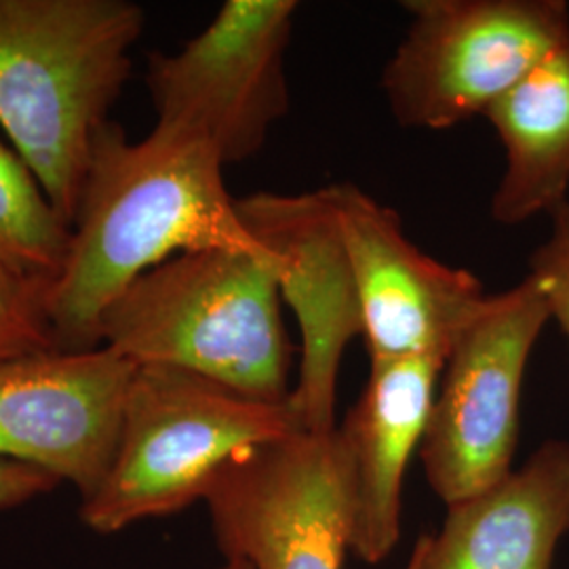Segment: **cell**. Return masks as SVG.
<instances>
[{
	"label": "cell",
	"instance_id": "3",
	"mask_svg": "<svg viewBox=\"0 0 569 569\" xmlns=\"http://www.w3.org/2000/svg\"><path fill=\"white\" fill-rule=\"evenodd\" d=\"M100 346L136 367L183 369L266 403L291 397L277 260L228 249L180 253L103 312Z\"/></svg>",
	"mask_w": 569,
	"mask_h": 569
},
{
	"label": "cell",
	"instance_id": "1",
	"mask_svg": "<svg viewBox=\"0 0 569 569\" xmlns=\"http://www.w3.org/2000/svg\"><path fill=\"white\" fill-rule=\"evenodd\" d=\"M213 146L154 124L131 142L119 122L98 133L60 274L44 310L60 350L100 346L103 312L148 270L203 249L277 260L244 228Z\"/></svg>",
	"mask_w": 569,
	"mask_h": 569
},
{
	"label": "cell",
	"instance_id": "11",
	"mask_svg": "<svg viewBox=\"0 0 569 569\" xmlns=\"http://www.w3.org/2000/svg\"><path fill=\"white\" fill-rule=\"evenodd\" d=\"M327 188L357 283L369 361H446L456 336L488 298L483 283L468 270L430 258L407 237L397 211L359 186Z\"/></svg>",
	"mask_w": 569,
	"mask_h": 569
},
{
	"label": "cell",
	"instance_id": "16",
	"mask_svg": "<svg viewBox=\"0 0 569 569\" xmlns=\"http://www.w3.org/2000/svg\"><path fill=\"white\" fill-rule=\"evenodd\" d=\"M47 287L49 281L0 264V363L32 352L60 350L44 310Z\"/></svg>",
	"mask_w": 569,
	"mask_h": 569
},
{
	"label": "cell",
	"instance_id": "19",
	"mask_svg": "<svg viewBox=\"0 0 569 569\" xmlns=\"http://www.w3.org/2000/svg\"><path fill=\"white\" fill-rule=\"evenodd\" d=\"M224 569H251L244 561H228V566Z\"/></svg>",
	"mask_w": 569,
	"mask_h": 569
},
{
	"label": "cell",
	"instance_id": "6",
	"mask_svg": "<svg viewBox=\"0 0 569 569\" xmlns=\"http://www.w3.org/2000/svg\"><path fill=\"white\" fill-rule=\"evenodd\" d=\"M549 321L547 302L526 274L488 296L449 348L418 449L430 488L448 507L512 470L523 378Z\"/></svg>",
	"mask_w": 569,
	"mask_h": 569
},
{
	"label": "cell",
	"instance_id": "14",
	"mask_svg": "<svg viewBox=\"0 0 569 569\" xmlns=\"http://www.w3.org/2000/svg\"><path fill=\"white\" fill-rule=\"evenodd\" d=\"M505 150L489 203L500 226L549 216L569 199V39L483 114Z\"/></svg>",
	"mask_w": 569,
	"mask_h": 569
},
{
	"label": "cell",
	"instance_id": "2",
	"mask_svg": "<svg viewBox=\"0 0 569 569\" xmlns=\"http://www.w3.org/2000/svg\"><path fill=\"white\" fill-rule=\"evenodd\" d=\"M143 21L129 0H0V127L70 228Z\"/></svg>",
	"mask_w": 569,
	"mask_h": 569
},
{
	"label": "cell",
	"instance_id": "9",
	"mask_svg": "<svg viewBox=\"0 0 569 569\" xmlns=\"http://www.w3.org/2000/svg\"><path fill=\"white\" fill-rule=\"evenodd\" d=\"M237 213L247 232L277 258L281 300L300 327L302 361L291 406L305 430L331 432L338 373L346 348L361 336V308L329 188L253 192L237 199Z\"/></svg>",
	"mask_w": 569,
	"mask_h": 569
},
{
	"label": "cell",
	"instance_id": "13",
	"mask_svg": "<svg viewBox=\"0 0 569 569\" xmlns=\"http://www.w3.org/2000/svg\"><path fill=\"white\" fill-rule=\"evenodd\" d=\"M569 533V443L552 439L528 462L448 507L443 528L422 533L407 569H552Z\"/></svg>",
	"mask_w": 569,
	"mask_h": 569
},
{
	"label": "cell",
	"instance_id": "10",
	"mask_svg": "<svg viewBox=\"0 0 569 569\" xmlns=\"http://www.w3.org/2000/svg\"><path fill=\"white\" fill-rule=\"evenodd\" d=\"M136 366L106 346L0 363V458L41 468L87 502L112 465Z\"/></svg>",
	"mask_w": 569,
	"mask_h": 569
},
{
	"label": "cell",
	"instance_id": "7",
	"mask_svg": "<svg viewBox=\"0 0 569 569\" xmlns=\"http://www.w3.org/2000/svg\"><path fill=\"white\" fill-rule=\"evenodd\" d=\"M296 0H228L178 53L148 56L143 81L157 124L194 133L222 163H244L289 112L284 56Z\"/></svg>",
	"mask_w": 569,
	"mask_h": 569
},
{
	"label": "cell",
	"instance_id": "18",
	"mask_svg": "<svg viewBox=\"0 0 569 569\" xmlns=\"http://www.w3.org/2000/svg\"><path fill=\"white\" fill-rule=\"evenodd\" d=\"M58 486L60 481L41 468L0 458V510L21 507L53 491Z\"/></svg>",
	"mask_w": 569,
	"mask_h": 569
},
{
	"label": "cell",
	"instance_id": "4",
	"mask_svg": "<svg viewBox=\"0 0 569 569\" xmlns=\"http://www.w3.org/2000/svg\"><path fill=\"white\" fill-rule=\"evenodd\" d=\"M305 430L291 406L266 403L173 367H136L121 435L82 523L117 533L203 500L211 477L239 451Z\"/></svg>",
	"mask_w": 569,
	"mask_h": 569
},
{
	"label": "cell",
	"instance_id": "5",
	"mask_svg": "<svg viewBox=\"0 0 569 569\" xmlns=\"http://www.w3.org/2000/svg\"><path fill=\"white\" fill-rule=\"evenodd\" d=\"M382 91L406 129L448 131L493 103L569 39L566 0H409Z\"/></svg>",
	"mask_w": 569,
	"mask_h": 569
},
{
	"label": "cell",
	"instance_id": "8",
	"mask_svg": "<svg viewBox=\"0 0 569 569\" xmlns=\"http://www.w3.org/2000/svg\"><path fill=\"white\" fill-rule=\"evenodd\" d=\"M203 500L226 561L251 569H342L350 549L336 430H296L232 456Z\"/></svg>",
	"mask_w": 569,
	"mask_h": 569
},
{
	"label": "cell",
	"instance_id": "17",
	"mask_svg": "<svg viewBox=\"0 0 569 569\" xmlns=\"http://www.w3.org/2000/svg\"><path fill=\"white\" fill-rule=\"evenodd\" d=\"M528 277L538 284L550 321H557L569 342V199L550 213L549 239L531 253Z\"/></svg>",
	"mask_w": 569,
	"mask_h": 569
},
{
	"label": "cell",
	"instance_id": "12",
	"mask_svg": "<svg viewBox=\"0 0 569 569\" xmlns=\"http://www.w3.org/2000/svg\"><path fill=\"white\" fill-rule=\"evenodd\" d=\"M446 361L409 357L369 361L359 401L336 427L345 456L350 550L380 563L401 536V491L420 449Z\"/></svg>",
	"mask_w": 569,
	"mask_h": 569
},
{
	"label": "cell",
	"instance_id": "15",
	"mask_svg": "<svg viewBox=\"0 0 569 569\" xmlns=\"http://www.w3.org/2000/svg\"><path fill=\"white\" fill-rule=\"evenodd\" d=\"M70 232L32 169L16 148L0 142V264L51 283L66 260Z\"/></svg>",
	"mask_w": 569,
	"mask_h": 569
}]
</instances>
